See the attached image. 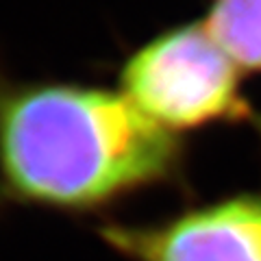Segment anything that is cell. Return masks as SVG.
I'll return each mask as SVG.
<instances>
[{"label": "cell", "mask_w": 261, "mask_h": 261, "mask_svg": "<svg viewBox=\"0 0 261 261\" xmlns=\"http://www.w3.org/2000/svg\"><path fill=\"white\" fill-rule=\"evenodd\" d=\"M178 135L122 92L0 74V198L87 214L181 172Z\"/></svg>", "instance_id": "1"}, {"label": "cell", "mask_w": 261, "mask_h": 261, "mask_svg": "<svg viewBox=\"0 0 261 261\" xmlns=\"http://www.w3.org/2000/svg\"><path fill=\"white\" fill-rule=\"evenodd\" d=\"M242 74L205 22H183L126 57L120 92L172 135L216 124H259Z\"/></svg>", "instance_id": "2"}, {"label": "cell", "mask_w": 261, "mask_h": 261, "mask_svg": "<svg viewBox=\"0 0 261 261\" xmlns=\"http://www.w3.org/2000/svg\"><path fill=\"white\" fill-rule=\"evenodd\" d=\"M126 261H261V194H235L152 224H105Z\"/></svg>", "instance_id": "3"}, {"label": "cell", "mask_w": 261, "mask_h": 261, "mask_svg": "<svg viewBox=\"0 0 261 261\" xmlns=\"http://www.w3.org/2000/svg\"><path fill=\"white\" fill-rule=\"evenodd\" d=\"M202 22L242 72L261 74V0H214Z\"/></svg>", "instance_id": "4"}]
</instances>
